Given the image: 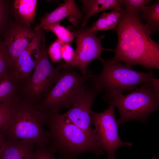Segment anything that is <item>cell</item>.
Returning a JSON list of instances; mask_svg holds the SVG:
<instances>
[{
	"mask_svg": "<svg viewBox=\"0 0 159 159\" xmlns=\"http://www.w3.org/2000/svg\"><path fill=\"white\" fill-rule=\"evenodd\" d=\"M35 147L29 140L5 138L0 149V159H33Z\"/></svg>",
	"mask_w": 159,
	"mask_h": 159,
	"instance_id": "9a60e30c",
	"label": "cell"
},
{
	"mask_svg": "<svg viewBox=\"0 0 159 159\" xmlns=\"http://www.w3.org/2000/svg\"><path fill=\"white\" fill-rule=\"evenodd\" d=\"M43 112L26 100L21 98L14 102L11 118L3 133L6 139L27 140L35 146H48L50 138L43 128Z\"/></svg>",
	"mask_w": 159,
	"mask_h": 159,
	"instance_id": "3957f363",
	"label": "cell"
},
{
	"mask_svg": "<svg viewBox=\"0 0 159 159\" xmlns=\"http://www.w3.org/2000/svg\"><path fill=\"white\" fill-rule=\"evenodd\" d=\"M44 29L54 33L57 37V39L63 44H69L74 39L72 32L60 25V22L52 24Z\"/></svg>",
	"mask_w": 159,
	"mask_h": 159,
	"instance_id": "ffe728a7",
	"label": "cell"
},
{
	"mask_svg": "<svg viewBox=\"0 0 159 159\" xmlns=\"http://www.w3.org/2000/svg\"><path fill=\"white\" fill-rule=\"evenodd\" d=\"M33 159H64L60 156L56 157L47 146H35Z\"/></svg>",
	"mask_w": 159,
	"mask_h": 159,
	"instance_id": "d4e9b609",
	"label": "cell"
},
{
	"mask_svg": "<svg viewBox=\"0 0 159 159\" xmlns=\"http://www.w3.org/2000/svg\"><path fill=\"white\" fill-rule=\"evenodd\" d=\"M43 112L50 138L47 146L55 154L64 159H77L84 153L97 156L104 154L97 136L80 128L63 114Z\"/></svg>",
	"mask_w": 159,
	"mask_h": 159,
	"instance_id": "7a4b0ae2",
	"label": "cell"
},
{
	"mask_svg": "<svg viewBox=\"0 0 159 159\" xmlns=\"http://www.w3.org/2000/svg\"><path fill=\"white\" fill-rule=\"evenodd\" d=\"M75 50L69 43L62 44L61 50V59L64 60L65 63L59 66L60 69L68 67L73 61L74 56Z\"/></svg>",
	"mask_w": 159,
	"mask_h": 159,
	"instance_id": "cb8c5ba5",
	"label": "cell"
},
{
	"mask_svg": "<svg viewBox=\"0 0 159 159\" xmlns=\"http://www.w3.org/2000/svg\"><path fill=\"white\" fill-rule=\"evenodd\" d=\"M16 101L0 103V135L3 134L8 125L11 118L13 106Z\"/></svg>",
	"mask_w": 159,
	"mask_h": 159,
	"instance_id": "7402d4cb",
	"label": "cell"
},
{
	"mask_svg": "<svg viewBox=\"0 0 159 159\" xmlns=\"http://www.w3.org/2000/svg\"><path fill=\"white\" fill-rule=\"evenodd\" d=\"M42 29L39 30L27 47L14 63V70L28 80L40 57Z\"/></svg>",
	"mask_w": 159,
	"mask_h": 159,
	"instance_id": "8fae6325",
	"label": "cell"
},
{
	"mask_svg": "<svg viewBox=\"0 0 159 159\" xmlns=\"http://www.w3.org/2000/svg\"><path fill=\"white\" fill-rule=\"evenodd\" d=\"M63 44L57 39L49 48L47 50L48 54L54 63L58 62L61 59V50Z\"/></svg>",
	"mask_w": 159,
	"mask_h": 159,
	"instance_id": "484cf974",
	"label": "cell"
},
{
	"mask_svg": "<svg viewBox=\"0 0 159 159\" xmlns=\"http://www.w3.org/2000/svg\"><path fill=\"white\" fill-rule=\"evenodd\" d=\"M115 107L113 103H110L109 108L101 112L96 113L93 111L91 112L92 124L101 147L107 154L108 159H116L115 153L120 147L132 145V143L122 141L119 136Z\"/></svg>",
	"mask_w": 159,
	"mask_h": 159,
	"instance_id": "ba28073f",
	"label": "cell"
},
{
	"mask_svg": "<svg viewBox=\"0 0 159 159\" xmlns=\"http://www.w3.org/2000/svg\"><path fill=\"white\" fill-rule=\"evenodd\" d=\"M39 58L33 74L24 87L22 98L35 106L41 102L58 80L59 69L54 67L50 62L44 34L42 37Z\"/></svg>",
	"mask_w": 159,
	"mask_h": 159,
	"instance_id": "52a82bcc",
	"label": "cell"
},
{
	"mask_svg": "<svg viewBox=\"0 0 159 159\" xmlns=\"http://www.w3.org/2000/svg\"><path fill=\"white\" fill-rule=\"evenodd\" d=\"M150 0H122V5L125 11L131 13H139Z\"/></svg>",
	"mask_w": 159,
	"mask_h": 159,
	"instance_id": "603a6c76",
	"label": "cell"
},
{
	"mask_svg": "<svg viewBox=\"0 0 159 159\" xmlns=\"http://www.w3.org/2000/svg\"><path fill=\"white\" fill-rule=\"evenodd\" d=\"M141 19L145 20L146 24L153 34L159 29V1L149 6H145L140 12Z\"/></svg>",
	"mask_w": 159,
	"mask_h": 159,
	"instance_id": "d6986e66",
	"label": "cell"
},
{
	"mask_svg": "<svg viewBox=\"0 0 159 159\" xmlns=\"http://www.w3.org/2000/svg\"><path fill=\"white\" fill-rule=\"evenodd\" d=\"M117 25L118 43L111 59L132 67L140 65L149 70L159 69V45L150 37L153 33L141 21L140 12L123 9Z\"/></svg>",
	"mask_w": 159,
	"mask_h": 159,
	"instance_id": "6da1fadb",
	"label": "cell"
},
{
	"mask_svg": "<svg viewBox=\"0 0 159 159\" xmlns=\"http://www.w3.org/2000/svg\"><path fill=\"white\" fill-rule=\"evenodd\" d=\"M110 103L119 111L118 127L133 120L146 123L149 115L159 108V79L144 83L129 94L116 96Z\"/></svg>",
	"mask_w": 159,
	"mask_h": 159,
	"instance_id": "5b68a950",
	"label": "cell"
},
{
	"mask_svg": "<svg viewBox=\"0 0 159 159\" xmlns=\"http://www.w3.org/2000/svg\"><path fill=\"white\" fill-rule=\"evenodd\" d=\"M38 31L34 32L20 26H15L9 30L5 35L4 42L8 54L14 63Z\"/></svg>",
	"mask_w": 159,
	"mask_h": 159,
	"instance_id": "7c38bea8",
	"label": "cell"
},
{
	"mask_svg": "<svg viewBox=\"0 0 159 159\" xmlns=\"http://www.w3.org/2000/svg\"><path fill=\"white\" fill-rule=\"evenodd\" d=\"M13 70L14 62L8 54L4 42L0 40V78Z\"/></svg>",
	"mask_w": 159,
	"mask_h": 159,
	"instance_id": "44dd1931",
	"label": "cell"
},
{
	"mask_svg": "<svg viewBox=\"0 0 159 159\" xmlns=\"http://www.w3.org/2000/svg\"><path fill=\"white\" fill-rule=\"evenodd\" d=\"M5 139V137L3 134L0 135V149Z\"/></svg>",
	"mask_w": 159,
	"mask_h": 159,
	"instance_id": "83f0119b",
	"label": "cell"
},
{
	"mask_svg": "<svg viewBox=\"0 0 159 159\" xmlns=\"http://www.w3.org/2000/svg\"><path fill=\"white\" fill-rule=\"evenodd\" d=\"M59 77L43 100L35 106L40 111L59 113L70 107L83 93L85 83L92 75L89 72L80 74L72 67L62 69Z\"/></svg>",
	"mask_w": 159,
	"mask_h": 159,
	"instance_id": "8992f818",
	"label": "cell"
},
{
	"mask_svg": "<svg viewBox=\"0 0 159 159\" xmlns=\"http://www.w3.org/2000/svg\"><path fill=\"white\" fill-rule=\"evenodd\" d=\"M83 11L84 14L81 26L84 28L92 16L102 11L112 9L121 12L122 0H82Z\"/></svg>",
	"mask_w": 159,
	"mask_h": 159,
	"instance_id": "2e32d148",
	"label": "cell"
},
{
	"mask_svg": "<svg viewBox=\"0 0 159 159\" xmlns=\"http://www.w3.org/2000/svg\"><path fill=\"white\" fill-rule=\"evenodd\" d=\"M4 3L3 1L0 0V28L4 20L5 13Z\"/></svg>",
	"mask_w": 159,
	"mask_h": 159,
	"instance_id": "4316f807",
	"label": "cell"
},
{
	"mask_svg": "<svg viewBox=\"0 0 159 159\" xmlns=\"http://www.w3.org/2000/svg\"><path fill=\"white\" fill-rule=\"evenodd\" d=\"M102 70L98 76L93 75L94 82L102 92L105 90L104 100L110 103L116 96L123 94L124 91H132L138 85L152 80L155 78L153 72L136 71L132 67L122 63L105 60L101 57Z\"/></svg>",
	"mask_w": 159,
	"mask_h": 159,
	"instance_id": "277c9868",
	"label": "cell"
},
{
	"mask_svg": "<svg viewBox=\"0 0 159 159\" xmlns=\"http://www.w3.org/2000/svg\"><path fill=\"white\" fill-rule=\"evenodd\" d=\"M72 32L76 38V47L73 60L69 67L77 68L83 75L88 72L87 67L92 61L100 60L102 52L114 50L102 47L101 42L105 36H95L97 32L92 31L89 28L78 29Z\"/></svg>",
	"mask_w": 159,
	"mask_h": 159,
	"instance_id": "9c48e42d",
	"label": "cell"
},
{
	"mask_svg": "<svg viewBox=\"0 0 159 159\" xmlns=\"http://www.w3.org/2000/svg\"><path fill=\"white\" fill-rule=\"evenodd\" d=\"M90 81V85L86 86L83 94L63 114L80 128L91 135L97 136L95 130L91 126V108L96 97L102 91L91 78Z\"/></svg>",
	"mask_w": 159,
	"mask_h": 159,
	"instance_id": "30bf717a",
	"label": "cell"
},
{
	"mask_svg": "<svg viewBox=\"0 0 159 159\" xmlns=\"http://www.w3.org/2000/svg\"><path fill=\"white\" fill-rule=\"evenodd\" d=\"M27 81L14 70L0 78V103L21 98Z\"/></svg>",
	"mask_w": 159,
	"mask_h": 159,
	"instance_id": "5bb4252c",
	"label": "cell"
},
{
	"mask_svg": "<svg viewBox=\"0 0 159 159\" xmlns=\"http://www.w3.org/2000/svg\"><path fill=\"white\" fill-rule=\"evenodd\" d=\"M37 2L35 0H16L13 7L16 15L25 24L33 22Z\"/></svg>",
	"mask_w": 159,
	"mask_h": 159,
	"instance_id": "e0dca14e",
	"label": "cell"
},
{
	"mask_svg": "<svg viewBox=\"0 0 159 159\" xmlns=\"http://www.w3.org/2000/svg\"><path fill=\"white\" fill-rule=\"evenodd\" d=\"M68 16L72 17L75 24L81 21L82 14L74 0H65L59 4L55 10L47 13L40 20V23L36 25L34 31L37 32L53 24L60 22L62 19Z\"/></svg>",
	"mask_w": 159,
	"mask_h": 159,
	"instance_id": "4fadbf2b",
	"label": "cell"
},
{
	"mask_svg": "<svg viewBox=\"0 0 159 159\" xmlns=\"http://www.w3.org/2000/svg\"><path fill=\"white\" fill-rule=\"evenodd\" d=\"M121 15V12L113 9L109 13L104 12L89 28L92 31L96 32L109 29L116 31L117 25Z\"/></svg>",
	"mask_w": 159,
	"mask_h": 159,
	"instance_id": "ac0fdd59",
	"label": "cell"
}]
</instances>
